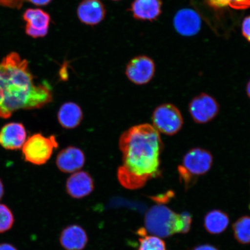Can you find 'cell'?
Segmentation results:
<instances>
[{
  "mask_svg": "<svg viewBox=\"0 0 250 250\" xmlns=\"http://www.w3.org/2000/svg\"><path fill=\"white\" fill-rule=\"evenodd\" d=\"M119 146L123 164L118 168V178L122 185L139 188L158 176L163 145L154 126L145 124L130 127L121 134Z\"/></svg>",
  "mask_w": 250,
  "mask_h": 250,
  "instance_id": "1",
  "label": "cell"
},
{
  "mask_svg": "<svg viewBox=\"0 0 250 250\" xmlns=\"http://www.w3.org/2000/svg\"><path fill=\"white\" fill-rule=\"evenodd\" d=\"M51 87L37 84L29 63L16 52L0 62V118L11 117L19 109L40 108L52 101Z\"/></svg>",
  "mask_w": 250,
  "mask_h": 250,
  "instance_id": "2",
  "label": "cell"
},
{
  "mask_svg": "<svg viewBox=\"0 0 250 250\" xmlns=\"http://www.w3.org/2000/svg\"><path fill=\"white\" fill-rule=\"evenodd\" d=\"M191 223L192 218L189 213L177 214L163 205L152 206L145 217L146 230L161 238L188 232Z\"/></svg>",
  "mask_w": 250,
  "mask_h": 250,
  "instance_id": "3",
  "label": "cell"
},
{
  "mask_svg": "<svg viewBox=\"0 0 250 250\" xmlns=\"http://www.w3.org/2000/svg\"><path fill=\"white\" fill-rule=\"evenodd\" d=\"M213 163L211 153L201 148H192L184 155L182 164L179 167L181 180L189 186L197 177L210 170Z\"/></svg>",
  "mask_w": 250,
  "mask_h": 250,
  "instance_id": "4",
  "label": "cell"
},
{
  "mask_svg": "<svg viewBox=\"0 0 250 250\" xmlns=\"http://www.w3.org/2000/svg\"><path fill=\"white\" fill-rule=\"evenodd\" d=\"M22 147L25 160L42 165L51 157L54 150L58 147V143L54 136L46 137L38 133L29 137Z\"/></svg>",
  "mask_w": 250,
  "mask_h": 250,
  "instance_id": "5",
  "label": "cell"
},
{
  "mask_svg": "<svg viewBox=\"0 0 250 250\" xmlns=\"http://www.w3.org/2000/svg\"><path fill=\"white\" fill-rule=\"evenodd\" d=\"M152 119L153 126L159 133L166 135L176 134L183 126V118L179 109L168 103L156 107Z\"/></svg>",
  "mask_w": 250,
  "mask_h": 250,
  "instance_id": "6",
  "label": "cell"
},
{
  "mask_svg": "<svg viewBox=\"0 0 250 250\" xmlns=\"http://www.w3.org/2000/svg\"><path fill=\"white\" fill-rule=\"evenodd\" d=\"M218 103L206 93L195 97L189 105V111L193 120L198 124H206L213 120L219 112Z\"/></svg>",
  "mask_w": 250,
  "mask_h": 250,
  "instance_id": "7",
  "label": "cell"
},
{
  "mask_svg": "<svg viewBox=\"0 0 250 250\" xmlns=\"http://www.w3.org/2000/svg\"><path fill=\"white\" fill-rule=\"evenodd\" d=\"M155 71L154 61L146 56L133 58L126 68V75L129 80L140 85L148 83L154 77Z\"/></svg>",
  "mask_w": 250,
  "mask_h": 250,
  "instance_id": "8",
  "label": "cell"
},
{
  "mask_svg": "<svg viewBox=\"0 0 250 250\" xmlns=\"http://www.w3.org/2000/svg\"><path fill=\"white\" fill-rule=\"evenodd\" d=\"M26 22V33L33 38L45 37L48 32L51 17L40 9H27L23 16Z\"/></svg>",
  "mask_w": 250,
  "mask_h": 250,
  "instance_id": "9",
  "label": "cell"
},
{
  "mask_svg": "<svg viewBox=\"0 0 250 250\" xmlns=\"http://www.w3.org/2000/svg\"><path fill=\"white\" fill-rule=\"evenodd\" d=\"M175 29L181 35L190 37L195 35L201 29V19L192 9H183L177 12L174 18Z\"/></svg>",
  "mask_w": 250,
  "mask_h": 250,
  "instance_id": "10",
  "label": "cell"
},
{
  "mask_svg": "<svg viewBox=\"0 0 250 250\" xmlns=\"http://www.w3.org/2000/svg\"><path fill=\"white\" fill-rule=\"evenodd\" d=\"M56 162L61 171L65 173H74L83 167L85 162V155L80 148L68 146L59 152Z\"/></svg>",
  "mask_w": 250,
  "mask_h": 250,
  "instance_id": "11",
  "label": "cell"
},
{
  "mask_svg": "<svg viewBox=\"0 0 250 250\" xmlns=\"http://www.w3.org/2000/svg\"><path fill=\"white\" fill-rule=\"evenodd\" d=\"M26 139V130L23 125L20 123L8 124L0 131V145L5 149H20Z\"/></svg>",
  "mask_w": 250,
  "mask_h": 250,
  "instance_id": "12",
  "label": "cell"
},
{
  "mask_svg": "<svg viewBox=\"0 0 250 250\" xmlns=\"http://www.w3.org/2000/svg\"><path fill=\"white\" fill-rule=\"evenodd\" d=\"M93 188L92 178L85 171L75 172L67 181V191L74 198H83L89 195Z\"/></svg>",
  "mask_w": 250,
  "mask_h": 250,
  "instance_id": "13",
  "label": "cell"
},
{
  "mask_svg": "<svg viewBox=\"0 0 250 250\" xmlns=\"http://www.w3.org/2000/svg\"><path fill=\"white\" fill-rule=\"evenodd\" d=\"M78 18L87 25H96L103 20L105 15L104 5L100 0H83L77 9Z\"/></svg>",
  "mask_w": 250,
  "mask_h": 250,
  "instance_id": "14",
  "label": "cell"
},
{
  "mask_svg": "<svg viewBox=\"0 0 250 250\" xmlns=\"http://www.w3.org/2000/svg\"><path fill=\"white\" fill-rule=\"evenodd\" d=\"M162 5L161 0H134L130 11L137 20L153 21L161 14Z\"/></svg>",
  "mask_w": 250,
  "mask_h": 250,
  "instance_id": "15",
  "label": "cell"
},
{
  "mask_svg": "<svg viewBox=\"0 0 250 250\" xmlns=\"http://www.w3.org/2000/svg\"><path fill=\"white\" fill-rule=\"evenodd\" d=\"M87 242L85 230L80 226H71L62 230L61 235V243L66 250H82Z\"/></svg>",
  "mask_w": 250,
  "mask_h": 250,
  "instance_id": "16",
  "label": "cell"
},
{
  "mask_svg": "<svg viewBox=\"0 0 250 250\" xmlns=\"http://www.w3.org/2000/svg\"><path fill=\"white\" fill-rule=\"evenodd\" d=\"M58 118L59 124L67 129H73L79 126L83 119L82 109L73 102L62 104L59 109Z\"/></svg>",
  "mask_w": 250,
  "mask_h": 250,
  "instance_id": "17",
  "label": "cell"
},
{
  "mask_svg": "<svg viewBox=\"0 0 250 250\" xmlns=\"http://www.w3.org/2000/svg\"><path fill=\"white\" fill-rule=\"evenodd\" d=\"M229 223L228 215L224 211L214 210L206 215L204 220L205 229L208 233L218 234L226 230Z\"/></svg>",
  "mask_w": 250,
  "mask_h": 250,
  "instance_id": "18",
  "label": "cell"
},
{
  "mask_svg": "<svg viewBox=\"0 0 250 250\" xmlns=\"http://www.w3.org/2000/svg\"><path fill=\"white\" fill-rule=\"evenodd\" d=\"M234 236L243 245L250 243V217L244 216L237 220L233 226Z\"/></svg>",
  "mask_w": 250,
  "mask_h": 250,
  "instance_id": "19",
  "label": "cell"
},
{
  "mask_svg": "<svg viewBox=\"0 0 250 250\" xmlns=\"http://www.w3.org/2000/svg\"><path fill=\"white\" fill-rule=\"evenodd\" d=\"M145 229L139 230L140 239L138 250H166L165 243L161 237L154 235H146Z\"/></svg>",
  "mask_w": 250,
  "mask_h": 250,
  "instance_id": "20",
  "label": "cell"
},
{
  "mask_svg": "<svg viewBox=\"0 0 250 250\" xmlns=\"http://www.w3.org/2000/svg\"><path fill=\"white\" fill-rule=\"evenodd\" d=\"M207 2L210 7L215 9H246L250 8V0H207Z\"/></svg>",
  "mask_w": 250,
  "mask_h": 250,
  "instance_id": "21",
  "label": "cell"
},
{
  "mask_svg": "<svg viewBox=\"0 0 250 250\" xmlns=\"http://www.w3.org/2000/svg\"><path fill=\"white\" fill-rule=\"evenodd\" d=\"M14 217L7 206L0 204V233L7 232L13 226Z\"/></svg>",
  "mask_w": 250,
  "mask_h": 250,
  "instance_id": "22",
  "label": "cell"
},
{
  "mask_svg": "<svg viewBox=\"0 0 250 250\" xmlns=\"http://www.w3.org/2000/svg\"><path fill=\"white\" fill-rule=\"evenodd\" d=\"M26 0H0V7L20 9Z\"/></svg>",
  "mask_w": 250,
  "mask_h": 250,
  "instance_id": "23",
  "label": "cell"
},
{
  "mask_svg": "<svg viewBox=\"0 0 250 250\" xmlns=\"http://www.w3.org/2000/svg\"><path fill=\"white\" fill-rule=\"evenodd\" d=\"M242 31L244 37L250 42V15L243 20L242 25Z\"/></svg>",
  "mask_w": 250,
  "mask_h": 250,
  "instance_id": "24",
  "label": "cell"
},
{
  "mask_svg": "<svg viewBox=\"0 0 250 250\" xmlns=\"http://www.w3.org/2000/svg\"><path fill=\"white\" fill-rule=\"evenodd\" d=\"M34 5L38 6H44L48 5L52 1V0H27Z\"/></svg>",
  "mask_w": 250,
  "mask_h": 250,
  "instance_id": "25",
  "label": "cell"
},
{
  "mask_svg": "<svg viewBox=\"0 0 250 250\" xmlns=\"http://www.w3.org/2000/svg\"><path fill=\"white\" fill-rule=\"evenodd\" d=\"M193 250H218L217 248H215V247L209 245H201L198 247H196Z\"/></svg>",
  "mask_w": 250,
  "mask_h": 250,
  "instance_id": "26",
  "label": "cell"
},
{
  "mask_svg": "<svg viewBox=\"0 0 250 250\" xmlns=\"http://www.w3.org/2000/svg\"><path fill=\"white\" fill-rule=\"evenodd\" d=\"M0 250H18L13 246L8 243L0 244Z\"/></svg>",
  "mask_w": 250,
  "mask_h": 250,
  "instance_id": "27",
  "label": "cell"
},
{
  "mask_svg": "<svg viewBox=\"0 0 250 250\" xmlns=\"http://www.w3.org/2000/svg\"><path fill=\"white\" fill-rule=\"evenodd\" d=\"M3 195H4V187L1 181L0 180V200L2 198Z\"/></svg>",
  "mask_w": 250,
  "mask_h": 250,
  "instance_id": "28",
  "label": "cell"
},
{
  "mask_svg": "<svg viewBox=\"0 0 250 250\" xmlns=\"http://www.w3.org/2000/svg\"><path fill=\"white\" fill-rule=\"evenodd\" d=\"M246 92L247 94H248V95L249 97V98L250 99V80L248 83V85H247Z\"/></svg>",
  "mask_w": 250,
  "mask_h": 250,
  "instance_id": "29",
  "label": "cell"
},
{
  "mask_svg": "<svg viewBox=\"0 0 250 250\" xmlns=\"http://www.w3.org/2000/svg\"><path fill=\"white\" fill-rule=\"evenodd\" d=\"M114 1H118V0H114Z\"/></svg>",
  "mask_w": 250,
  "mask_h": 250,
  "instance_id": "30",
  "label": "cell"
}]
</instances>
